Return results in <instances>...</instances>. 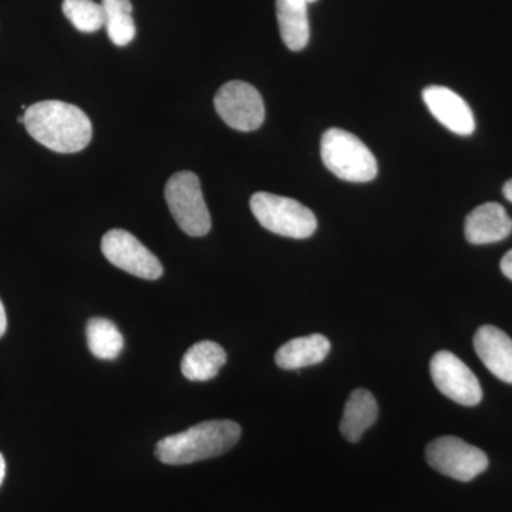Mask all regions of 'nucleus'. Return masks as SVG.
Masks as SVG:
<instances>
[{"label": "nucleus", "mask_w": 512, "mask_h": 512, "mask_svg": "<svg viewBox=\"0 0 512 512\" xmlns=\"http://www.w3.org/2000/svg\"><path fill=\"white\" fill-rule=\"evenodd\" d=\"M6 328H8V318H6L5 306L0 301V338L5 335Z\"/></svg>", "instance_id": "nucleus-21"}, {"label": "nucleus", "mask_w": 512, "mask_h": 512, "mask_svg": "<svg viewBox=\"0 0 512 512\" xmlns=\"http://www.w3.org/2000/svg\"><path fill=\"white\" fill-rule=\"evenodd\" d=\"M379 406L375 396L366 389H357L346 402L345 413L340 421V431L350 443L362 439L367 429L376 423Z\"/></svg>", "instance_id": "nucleus-16"}, {"label": "nucleus", "mask_w": 512, "mask_h": 512, "mask_svg": "<svg viewBox=\"0 0 512 512\" xmlns=\"http://www.w3.org/2000/svg\"><path fill=\"white\" fill-rule=\"evenodd\" d=\"M63 13L83 33H94L104 26L103 6L94 0H63Z\"/></svg>", "instance_id": "nucleus-19"}, {"label": "nucleus", "mask_w": 512, "mask_h": 512, "mask_svg": "<svg viewBox=\"0 0 512 512\" xmlns=\"http://www.w3.org/2000/svg\"><path fill=\"white\" fill-rule=\"evenodd\" d=\"M320 154L330 173L349 183H369L377 175V161L360 138L342 128H330L322 137Z\"/></svg>", "instance_id": "nucleus-3"}, {"label": "nucleus", "mask_w": 512, "mask_h": 512, "mask_svg": "<svg viewBox=\"0 0 512 512\" xmlns=\"http://www.w3.org/2000/svg\"><path fill=\"white\" fill-rule=\"evenodd\" d=\"M165 200L178 227L190 237H204L211 215L202 195L200 178L191 171L174 174L165 185Z\"/></svg>", "instance_id": "nucleus-5"}, {"label": "nucleus", "mask_w": 512, "mask_h": 512, "mask_svg": "<svg viewBox=\"0 0 512 512\" xmlns=\"http://www.w3.org/2000/svg\"><path fill=\"white\" fill-rule=\"evenodd\" d=\"M501 271L512 281V249L504 255L503 261H501Z\"/></svg>", "instance_id": "nucleus-20"}, {"label": "nucleus", "mask_w": 512, "mask_h": 512, "mask_svg": "<svg viewBox=\"0 0 512 512\" xmlns=\"http://www.w3.org/2000/svg\"><path fill=\"white\" fill-rule=\"evenodd\" d=\"M318 0H276V16L286 47L293 52L309 43L308 6Z\"/></svg>", "instance_id": "nucleus-14"}, {"label": "nucleus", "mask_w": 512, "mask_h": 512, "mask_svg": "<svg viewBox=\"0 0 512 512\" xmlns=\"http://www.w3.org/2000/svg\"><path fill=\"white\" fill-rule=\"evenodd\" d=\"M101 6L104 10V28L111 42L119 47L130 45L137 33L130 0H101Z\"/></svg>", "instance_id": "nucleus-17"}, {"label": "nucleus", "mask_w": 512, "mask_h": 512, "mask_svg": "<svg viewBox=\"0 0 512 512\" xmlns=\"http://www.w3.org/2000/svg\"><path fill=\"white\" fill-rule=\"evenodd\" d=\"M227 363V353L218 343L202 340L195 343L181 360V372L191 382H207L220 373Z\"/></svg>", "instance_id": "nucleus-15"}, {"label": "nucleus", "mask_w": 512, "mask_h": 512, "mask_svg": "<svg viewBox=\"0 0 512 512\" xmlns=\"http://www.w3.org/2000/svg\"><path fill=\"white\" fill-rule=\"evenodd\" d=\"M86 336L90 352L101 360L116 359L124 348L123 335L109 319H90L87 322Z\"/></svg>", "instance_id": "nucleus-18"}, {"label": "nucleus", "mask_w": 512, "mask_h": 512, "mask_svg": "<svg viewBox=\"0 0 512 512\" xmlns=\"http://www.w3.org/2000/svg\"><path fill=\"white\" fill-rule=\"evenodd\" d=\"M474 349L497 379L512 384V339L504 330L481 326L474 336Z\"/></svg>", "instance_id": "nucleus-12"}, {"label": "nucleus", "mask_w": 512, "mask_h": 512, "mask_svg": "<svg viewBox=\"0 0 512 512\" xmlns=\"http://www.w3.org/2000/svg\"><path fill=\"white\" fill-rule=\"evenodd\" d=\"M101 251L111 265L137 278L156 281L163 275L160 259L124 229L107 232L101 239Z\"/></svg>", "instance_id": "nucleus-8"}, {"label": "nucleus", "mask_w": 512, "mask_h": 512, "mask_svg": "<svg viewBox=\"0 0 512 512\" xmlns=\"http://www.w3.org/2000/svg\"><path fill=\"white\" fill-rule=\"evenodd\" d=\"M25 127L37 143L56 153H79L93 137L92 121L74 104L45 100L23 114Z\"/></svg>", "instance_id": "nucleus-1"}, {"label": "nucleus", "mask_w": 512, "mask_h": 512, "mask_svg": "<svg viewBox=\"0 0 512 512\" xmlns=\"http://www.w3.org/2000/svg\"><path fill=\"white\" fill-rule=\"evenodd\" d=\"M241 439V427L232 420L202 421L191 429L158 441L156 457L170 466H185L220 457Z\"/></svg>", "instance_id": "nucleus-2"}, {"label": "nucleus", "mask_w": 512, "mask_h": 512, "mask_svg": "<svg viewBox=\"0 0 512 512\" xmlns=\"http://www.w3.org/2000/svg\"><path fill=\"white\" fill-rule=\"evenodd\" d=\"M251 210L262 227L281 237L305 239L318 228L315 214L308 207L271 192L252 195Z\"/></svg>", "instance_id": "nucleus-4"}, {"label": "nucleus", "mask_w": 512, "mask_h": 512, "mask_svg": "<svg viewBox=\"0 0 512 512\" xmlns=\"http://www.w3.org/2000/svg\"><path fill=\"white\" fill-rule=\"evenodd\" d=\"M426 458L434 470L463 483L474 480L488 467V457L483 450L453 436L431 441L426 448Z\"/></svg>", "instance_id": "nucleus-6"}, {"label": "nucleus", "mask_w": 512, "mask_h": 512, "mask_svg": "<svg viewBox=\"0 0 512 512\" xmlns=\"http://www.w3.org/2000/svg\"><path fill=\"white\" fill-rule=\"evenodd\" d=\"M431 379L444 396L461 406L473 407L483 399V389L470 367L454 353L440 350L430 363Z\"/></svg>", "instance_id": "nucleus-9"}, {"label": "nucleus", "mask_w": 512, "mask_h": 512, "mask_svg": "<svg viewBox=\"0 0 512 512\" xmlns=\"http://www.w3.org/2000/svg\"><path fill=\"white\" fill-rule=\"evenodd\" d=\"M423 100L433 117L458 136H470L476 130L473 111L453 90L429 86L423 90Z\"/></svg>", "instance_id": "nucleus-10"}, {"label": "nucleus", "mask_w": 512, "mask_h": 512, "mask_svg": "<svg viewBox=\"0 0 512 512\" xmlns=\"http://www.w3.org/2000/svg\"><path fill=\"white\" fill-rule=\"evenodd\" d=\"M464 232L470 244H494L510 237L512 220L503 205L485 202L467 215Z\"/></svg>", "instance_id": "nucleus-11"}, {"label": "nucleus", "mask_w": 512, "mask_h": 512, "mask_svg": "<svg viewBox=\"0 0 512 512\" xmlns=\"http://www.w3.org/2000/svg\"><path fill=\"white\" fill-rule=\"evenodd\" d=\"M6 476V461L3 458L2 454H0V485H2L3 480H5Z\"/></svg>", "instance_id": "nucleus-23"}, {"label": "nucleus", "mask_w": 512, "mask_h": 512, "mask_svg": "<svg viewBox=\"0 0 512 512\" xmlns=\"http://www.w3.org/2000/svg\"><path fill=\"white\" fill-rule=\"evenodd\" d=\"M214 106L224 123L238 131L258 130L265 120L261 94L241 80L224 84L215 96Z\"/></svg>", "instance_id": "nucleus-7"}, {"label": "nucleus", "mask_w": 512, "mask_h": 512, "mask_svg": "<svg viewBox=\"0 0 512 512\" xmlns=\"http://www.w3.org/2000/svg\"><path fill=\"white\" fill-rule=\"evenodd\" d=\"M329 352V339L319 333H313L286 342L276 352L275 362L281 369L298 370L319 365L328 357Z\"/></svg>", "instance_id": "nucleus-13"}, {"label": "nucleus", "mask_w": 512, "mask_h": 512, "mask_svg": "<svg viewBox=\"0 0 512 512\" xmlns=\"http://www.w3.org/2000/svg\"><path fill=\"white\" fill-rule=\"evenodd\" d=\"M503 192L504 197L507 198L508 201L512 202V180L507 181V183H505Z\"/></svg>", "instance_id": "nucleus-22"}]
</instances>
